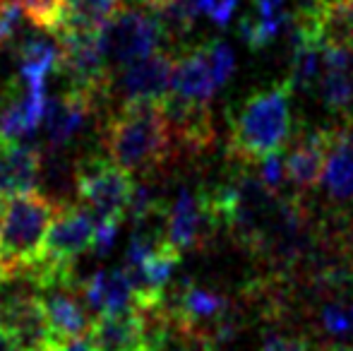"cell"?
Returning a JSON list of instances; mask_svg holds the SVG:
<instances>
[{"label": "cell", "mask_w": 353, "mask_h": 351, "mask_svg": "<svg viewBox=\"0 0 353 351\" xmlns=\"http://www.w3.org/2000/svg\"><path fill=\"white\" fill-rule=\"evenodd\" d=\"M101 147L108 159L130 176L152 178L176 161L163 103H121L103 121Z\"/></svg>", "instance_id": "1"}, {"label": "cell", "mask_w": 353, "mask_h": 351, "mask_svg": "<svg viewBox=\"0 0 353 351\" xmlns=\"http://www.w3.org/2000/svg\"><path fill=\"white\" fill-rule=\"evenodd\" d=\"M291 80L257 89L228 106L226 152L241 166L279 154L291 137Z\"/></svg>", "instance_id": "2"}, {"label": "cell", "mask_w": 353, "mask_h": 351, "mask_svg": "<svg viewBox=\"0 0 353 351\" xmlns=\"http://www.w3.org/2000/svg\"><path fill=\"white\" fill-rule=\"evenodd\" d=\"M56 210L58 202L41 190L0 197V258L10 279L24 274L41 260Z\"/></svg>", "instance_id": "3"}, {"label": "cell", "mask_w": 353, "mask_h": 351, "mask_svg": "<svg viewBox=\"0 0 353 351\" xmlns=\"http://www.w3.org/2000/svg\"><path fill=\"white\" fill-rule=\"evenodd\" d=\"M74 190L82 205L94 212V217L125 219L135 181L106 154L87 152L74 159Z\"/></svg>", "instance_id": "4"}, {"label": "cell", "mask_w": 353, "mask_h": 351, "mask_svg": "<svg viewBox=\"0 0 353 351\" xmlns=\"http://www.w3.org/2000/svg\"><path fill=\"white\" fill-rule=\"evenodd\" d=\"M61 46V68L58 70L70 80V87L92 89L111 97L113 72L103 53L101 32L82 27H61L56 32Z\"/></svg>", "instance_id": "5"}, {"label": "cell", "mask_w": 353, "mask_h": 351, "mask_svg": "<svg viewBox=\"0 0 353 351\" xmlns=\"http://www.w3.org/2000/svg\"><path fill=\"white\" fill-rule=\"evenodd\" d=\"M219 229H221V221L214 212L207 188H197V190L183 188L178 190L176 200L166 207L163 236L181 253L207 248Z\"/></svg>", "instance_id": "6"}, {"label": "cell", "mask_w": 353, "mask_h": 351, "mask_svg": "<svg viewBox=\"0 0 353 351\" xmlns=\"http://www.w3.org/2000/svg\"><path fill=\"white\" fill-rule=\"evenodd\" d=\"M101 43L108 66L123 68L147 53L157 51L163 39L157 14L142 8L123 5L101 29Z\"/></svg>", "instance_id": "7"}, {"label": "cell", "mask_w": 353, "mask_h": 351, "mask_svg": "<svg viewBox=\"0 0 353 351\" xmlns=\"http://www.w3.org/2000/svg\"><path fill=\"white\" fill-rule=\"evenodd\" d=\"M173 72H176V53L157 48L113 72L111 99L118 97L121 103H163L171 97Z\"/></svg>", "instance_id": "8"}, {"label": "cell", "mask_w": 353, "mask_h": 351, "mask_svg": "<svg viewBox=\"0 0 353 351\" xmlns=\"http://www.w3.org/2000/svg\"><path fill=\"white\" fill-rule=\"evenodd\" d=\"M94 234H97V217L89 212V207L61 202L48 229L41 260L56 267H74L79 255L94 250Z\"/></svg>", "instance_id": "9"}, {"label": "cell", "mask_w": 353, "mask_h": 351, "mask_svg": "<svg viewBox=\"0 0 353 351\" xmlns=\"http://www.w3.org/2000/svg\"><path fill=\"white\" fill-rule=\"evenodd\" d=\"M24 286H3L8 296L3 301V330L5 334L19 342L27 351H41L53 342L51 325L46 318L41 294L29 281L19 279Z\"/></svg>", "instance_id": "10"}, {"label": "cell", "mask_w": 353, "mask_h": 351, "mask_svg": "<svg viewBox=\"0 0 353 351\" xmlns=\"http://www.w3.org/2000/svg\"><path fill=\"white\" fill-rule=\"evenodd\" d=\"M108 101H111L108 94L92 92V89H79V87H70L61 97L48 99L46 116H43L48 147L65 150L70 142H74L82 135L84 128L89 126V121Z\"/></svg>", "instance_id": "11"}, {"label": "cell", "mask_w": 353, "mask_h": 351, "mask_svg": "<svg viewBox=\"0 0 353 351\" xmlns=\"http://www.w3.org/2000/svg\"><path fill=\"white\" fill-rule=\"evenodd\" d=\"M48 106L46 82H27L14 77L5 85L0 101V135L3 140H22L43 123Z\"/></svg>", "instance_id": "12"}, {"label": "cell", "mask_w": 353, "mask_h": 351, "mask_svg": "<svg viewBox=\"0 0 353 351\" xmlns=\"http://www.w3.org/2000/svg\"><path fill=\"white\" fill-rule=\"evenodd\" d=\"M221 87L216 80L212 61V41H202L183 51L176 58V72H173L171 97L192 103H210L216 89Z\"/></svg>", "instance_id": "13"}, {"label": "cell", "mask_w": 353, "mask_h": 351, "mask_svg": "<svg viewBox=\"0 0 353 351\" xmlns=\"http://www.w3.org/2000/svg\"><path fill=\"white\" fill-rule=\"evenodd\" d=\"M332 147V128H317V130L303 132L291 147L283 164H286V181L296 190H312L325 176L327 157Z\"/></svg>", "instance_id": "14"}, {"label": "cell", "mask_w": 353, "mask_h": 351, "mask_svg": "<svg viewBox=\"0 0 353 351\" xmlns=\"http://www.w3.org/2000/svg\"><path fill=\"white\" fill-rule=\"evenodd\" d=\"M87 342L94 351H149L137 308L99 313L89 323Z\"/></svg>", "instance_id": "15"}, {"label": "cell", "mask_w": 353, "mask_h": 351, "mask_svg": "<svg viewBox=\"0 0 353 351\" xmlns=\"http://www.w3.org/2000/svg\"><path fill=\"white\" fill-rule=\"evenodd\" d=\"M79 296L92 313H118L135 308V286L125 267L97 270L79 281Z\"/></svg>", "instance_id": "16"}, {"label": "cell", "mask_w": 353, "mask_h": 351, "mask_svg": "<svg viewBox=\"0 0 353 351\" xmlns=\"http://www.w3.org/2000/svg\"><path fill=\"white\" fill-rule=\"evenodd\" d=\"M46 318L51 325V332L56 339H79L89 332V315L84 305L79 289H68V286H56V289L41 291Z\"/></svg>", "instance_id": "17"}, {"label": "cell", "mask_w": 353, "mask_h": 351, "mask_svg": "<svg viewBox=\"0 0 353 351\" xmlns=\"http://www.w3.org/2000/svg\"><path fill=\"white\" fill-rule=\"evenodd\" d=\"M41 178V152L14 140L0 142V197L27 192Z\"/></svg>", "instance_id": "18"}, {"label": "cell", "mask_w": 353, "mask_h": 351, "mask_svg": "<svg viewBox=\"0 0 353 351\" xmlns=\"http://www.w3.org/2000/svg\"><path fill=\"white\" fill-rule=\"evenodd\" d=\"M317 351H353V301L332 299L315 313Z\"/></svg>", "instance_id": "19"}, {"label": "cell", "mask_w": 353, "mask_h": 351, "mask_svg": "<svg viewBox=\"0 0 353 351\" xmlns=\"http://www.w3.org/2000/svg\"><path fill=\"white\" fill-rule=\"evenodd\" d=\"M322 178L334 200L353 202V123L332 128V147Z\"/></svg>", "instance_id": "20"}, {"label": "cell", "mask_w": 353, "mask_h": 351, "mask_svg": "<svg viewBox=\"0 0 353 351\" xmlns=\"http://www.w3.org/2000/svg\"><path fill=\"white\" fill-rule=\"evenodd\" d=\"M252 3L255 12L241 19L238 34L252 51H262L279 37L283 27H288V12L283 0H252Z\"/></svg>", "instance_id": "21"}, {"label": "cell", "mask_w": 353, "mask_h": 351, "mask_svg": "<svg viewBox=\"0 0 353 351\" xmlns=\"http://www.w3.org/2000/svg\"><path fill=\"white\" fill-rule=\"evenodd\" d=\"M61 68V46L48 39H27L17 48V75L27 82H46Z\"/></svg>", "instance_id": "22"}, {"label": "cell", "mask_w": 353, "mask_h": 351, "mask_svg": "<svg viewBox=\"0 0 353 351\" xmlns=\"http://www.w3.org/2000/svg\"><path fill=\"white\" fill-rule=\"evenodd\" d=\"M159 24H161L163 39L168 41H181L195 27V19L200 14L197 0H166V3L154 8Z\"/></svg>", "instance_id": "23"}, {"label": "cell", "mask_w": 353, "mask_h": 351, "mask_svg": "<svg viewBox=\"0 0 353 351\" xmlns=\"http://www.w3.org/2000/svg\"><path fill=\"white\" fill-rule=\"evenodd\" d=\"M121 8L123 0H65L61 27L101 29Z\"/></svg>", "instance_id": "24"}, {"label": "cell", "mask_w": 353, "mask_h": 351, "mask_svg": "<svg viewBox=\"0 0 353 351\" xmlns=\"http://www.w3.org/2000/svg\"><path fill=\"white\" fill-rule=\"evenodd\" d=\"M22 5L24 14L32 19L37 27L56 34L63 24L65 14V0H17Z\"/></svg>", "instance_id": "25"}, {"label": "cell", "mask_w": 353, "mask_h": 351, "mask_svg": "<svg viewBox=\"0 0 353 351\" xmlns=\"http://www.w3.org/2000/svg\"><path fill=\"white\" fill-rule=\"evenodd\" d=\"M22 5L17 0H0V51L17 39L22 29Z\"/></svg>", "instance_id": "26"}, {"label": "cell", "mask_w": 353, "mask_h": 351, "mask_svg": "<svg viewBox=\"0 0 353 351\" xmlns=\"http://www.w3.org/2000/svg\"><path fill=\"white\" fill-rule=\"evenodd\" d=\"M123 219L116 217H97V234H94V250L99 255L111 253V248L116 245L118 231H121Z\"/></svg>", "instance_id": "27"}, {"label": "cell", "mask_w": 353, "mask_h": 351, "mask_svg": "<svg viewBox=\"0 0 353 351\" xmlns=\"http://www.w3.org/2000/svg\"><path fill=\"white\" fill-rule=\"evenodd\" d=\"M260 181L265 183L270 190H281L283 183H286V164H283L281 152L279 154H272L267 159L260 161Z\"/></svg>", "instance_id": "28"}, {"label": "cell", "mask_w": 353, "mask_h": 351, "mask_svg": "<svg viewBox=\"0 0 353 351\" xmlns=\"http://www.w3.org/2000/svg\"><path fill=\"white\" fill-rule=\"evenodd\" d=\"M212 61H214V70H216V80L219 85H226L231 80L233 70H236V56L233 51L221 41H212Z\"/></svg>", "instance_id": "29"}, {"label": "cell", "mask_w": 353, "mask_h": 351, "mask_svg": "<svg viewBox=\"0 0 353 351\" xmlns=\"http://www.w3.org/2000/svg\"><path fill=\"white\" fill-rule=\"evenodd\" d=\"M200 5V12H207L216 24H228L236 12V5L238 0H197Z\"/></svg>", "instance_id": "30"}, {"label": "cell", "mask_w": 353, "mask_h": 351, "mask_svg": "<svg viewBox=\"0 0 353 351\" xmlns=\"http://www.w3.org/2000/svg\"><path fill=\"white\" fill-rule=\"evenodd\" d=\"M262 351H307V342L291 334H270L262 344Z\"/></svg>", "instance_id": "31"}, {"label": "cell", "mask_w": 353, "mask_h": 351, "mask_svg": "<svg viewBox=\"0 0 353 351\" xmlns=\"http://www.w3.org/2000/svg\"><path fill=\"white\" fill-rule=\"evenodd\" d=\"M0 351H27L19 342H14L10 334H5L3 330H0Z\"/></svg>", "instance_id": "32"}, {"label": "cell", "mask_w": 353, "mask_h": 351, "mask_svg": "<svg viewBox=\"0 0 353 351\" xmlns=\"http://www.w3.org/2000/svg\"><path fill=\"white\" fill-rule=\"evenodd\" d=\"M8 281H10V272H8V267H5L3 258H0V289H3Z\"/></svg>", "instance_id": "33"}, {"label": "cell", "mask_w": 353, "mask_h": 351, "mask_svg": "<svg viewBox=\"0 0 353 351\" xmlns=\"http://www.w3.org/2000/svg\"><path fill=\"white\" fill-rule=\"evenodd\" d=\"M137 3H142V5H147V8H157V5H161V3H166V0H137Z\"/></svg>", "instance_id": "34"}, {"label": "cell", "mask_w": 353, "mask_h": 351, "mask_svg": "<svg viewBox=\"0 0 353 351\" xmlns=\"http://www.w3.org/2000/svg\"><path fill=\"white\" fill-rule=\"evenodd\" d=\"M0 325H3V301H0Z\"/></svg>", "instance_id": "35"}, {"label": "cell", "mask_w": 353, "mask_h": 351, "mask_svg": "<svg viewBox=\"0 0 353 351\" xmlns=\"http://www.w3.org/2000/svg\"><path fill=\"white\" fill-rule=\"evenodd\" d=\"M0 142H3V135H0Z\"/></svg>", "instance_id": "36"}]
</instances>
